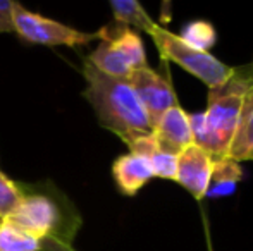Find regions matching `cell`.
<instances>
[{"label": "cell", "instance_id": "17", "mask_svg": "<svg viewBox=\"0 0 253 251\" xmlns=\"http://www.w3.org/2000/svg\"><path fill=\"white\" fill-rule=\"evenodd\" d=\"M140 157H145L150 162V167L153 171V178L166 179V181H176L177 171V157L176 155L166 153L159 148L157 141Z\"/></svg>", "mask_w": 253, "mask_h": 251}, {"label": "cell", "instance_id": "15", "mask_svg": "<svg viewBox=\"0 0 253 251\" xmlns=\"http://www.w3.org/2000/svg\"><path fill=\"white\" fill-rule=\"evenodd\" d=\"M0 251H42V239L7 217L0 220Z\"/></svg>", "mask_w": 253, "mask_h": 251}, {"label": "cell", "instance_id": "5", "mask_svg": "<svg viewBox=\"0 0 253 251\" xmlns=\"http://www.w3.org/2000/svg\"><path fill=\"white\" fill-rule=\"evenodd\" d=\"M12 26L21 40L43 47H84L90 41L100 40V35L84 33L59 21L48 19L33 10L24 9L21 3L12 5Z\"/></svg>", "mask_w": 253, "mask_h": 251}, {"label": "cell", "instance_id": "9", "mask_svg": "<svg viewBox=\"0 0 253 251\" xmlns=\"http://www.w3.org/2000/svg\"><path fill=\"white\" fill-rule=\"evenodd\" d=\"M112 178L124 196H134L153 179L150 162L134 153L121 155L112 164Z\"/></svg>", "mask_w": 253, "mask_h": 251}, {"label": "cell", "instance_id": "6", "mask_svg": "<svg viewBox=\"0 0 253 251\" xmlns=\"http://www.w3.org/2000/svg\"><path fill=\"white\" fill-rule=\"evenodd\" d=\"M127 81H129L131 88L136 93L140 104L143 105L145 112H147L148 119H150L152 127H155L157 122L160 121V117L169 108L179 105L172 84L148 66L134 71Z\"/></svg>", "mask_w": 253, "mask_h": 251}, {"label": "cell", "instance_id": "7", "mask_svg": "<svg viewBox=\"0 0 253 251\" xmlns=\"http://www.w3.org/2000/svg\"><path fill=\"white\" fill-rule=\"evenodd\" d=\"M213 158L198 144H190L177 155L176 182H179L195 200L202 201L207 196Z\"/></svg>", "mask_w": 253, "mask_h": 251}, {"label": "cell", "instance_id": "18", "mask_svg": "<svg viewBox=\"0 0 253 251\" xmlns=\"http://www.w3.org/2000/svg\"><path fill=\"white\" fill-rule=\"evenodd\" d=\"M24 196L23 184L12 181L9 176L0 171V220L14 214L17 205Z\"/></svg>", "mask_w": 253, "mask_h": 251}, {"label": "cell", "instance_id": "19", "mask_svg": "<svg viewBox=\"0 0 253 251\" xmlns=\"http://www.w3.org/2000/svg\"><path fill=\"white\" fill-rule=\"evenodd\" d=\"M12 5L10 0H0V33H12Z\"/></svg>", "mask_w": 253, "mask_h": 251}, {"label": "cell", "instance_id": "2", "mask_svg": "<svg viewBox=\"0 0 253 251\" xmlns=\"http://www.w3.org/2000/svg\"><path fill=\"white\" fill-rule=\"evenodd\" d=\"M252 88V67L245 66L233 67V74L222 84L209 90L207 108L203 110V133L195 144L202 146L213 160L229 153L245 98Z\"/></svg>", "mask_w": 253, "mask_h": 251}, {"label": "cell", "instance_id": "13", "mask_svg": "<svg viewBox=\"0 0 253 251\" xmlns=\"http://www.w3.org/2000/svg\"><path fill=\"white\" fill-rule=\"evenodd\" d=\"M86 61L100 72L112 77H119V79H129V76L134 72L129 67V64L124 61L123 55L112 47L109 40H100L98 47L91 50Z\"/></svg>", "mask_w": 253, "mask_h": 251}, {"label": "cell", "instance_id": "8", "mask_svg": "<svg viewBox=\"0 0 253 251\" xmlns=\"http://www.w3.org/2000/svg\"><path fill=\"white\" fill-rule=\"evenodd\" d=\"M153 136L160 150L176 155V157L190 144H193V134H191L188 114L181 105L169 108L160 117V121L153 127Z\"/></svg>", "mask_w": 253, "mask_h": 251}, {"label": "cell", "instance_id": "10", "mask_svg": "<svg viewBox=\"0 0 253 251\" xmlns=\"http://www.w3.org/2000/svg\"><path fill=\"white\" fill-rule=\"evenodd\" d=\"M98 35H100V40H109L112 43V47L123 55V59L129 64L133 71L148 66L143 41H141L140 35L131 28L121 26V24L117 28L103 26L98 31Z\"/></svg>", "mask_w": 253, "mask_h": 251}, {"label": "cell", "instance_id": "14", "mask_svg": "<svg viewBox=\"0 0 253 251\" xmlns=\"http://www.w3.org/2000/svg\"><path fill=\"white\" fill-rule=\"evenodd\" d=\"M109 5L114 14V19L121 26H133L140 31H145L147 35H150L153 28L157 26L150 14L136 0H110Z\"/></svg>", "mask_w": 253, "mask_h": 251}, {"label": "cell", "instance_id": "3", "mask_svg": "<svg viewBox=\"0 0 253 251\" xmlns=\"http://www.w3.org/2000/svg\"><path fill=\"white\" fill-rule=\"evenodd\" d=\"M23 189V200L9 218L40 239L53 238L71 245L74 232L81 224V220L71 218V207L57 203L53 194L30 193L24 184Z\"/></svg>", "mask_w": 253, "mask_h": 251}, {"label": "cell", "instance_id": "16", "mask_svg": "<svg viewBox=\"0 0 253 251\" xmlns=\"http://www.w3.org/2000/svg\"><path fill=\"white\" fill-rule=\"evenodd\" d=\"M179 36L190 47L203 52H209V48H212L217 43V31L209 21H191V23L184 24Z\"/></svg>", "mask_w": 253, "mask_h": 251}, {"label": "cell", "instance_id": "20", "mask_svg": "<svg viewBox=\"0 0 253 251\" xmlns=\"http://www.w3.org/2000/svg\"><path fill=\"white\" fill-rule=\"evenodd\" d=\"M42 251H76L71 245L53 238L42 239Z\"/></svg>", "mask_w": 253, "mask_h": 251}, {"label": "cell", "instance_id": "21", "mask_svg": "<svg viewBox=\"0 0 253 251\" xmlns=\"http://www.w3.org/2000/svg\"><path fill=\"white\" fill-rule=\"evenodd\" d=\"M250 67H252V72H253V62L250 64Z\"/></svg>", "mask_w": 253, "mask_h": 251}, {"label": "cell", "instance_id": "11", "mask_svg": "<svg viewBox=\"0 0 253 251\" xmlns=\"http://www.w3.org/2000/svg\"><path fill=\"white\" fill-rule=\"evenodd\" d=\"M227 157L233 158L238 164L253 160V88L245 98L238 129L233 138Z\"/></svg>", "mask_w": 253, "mask_h": 251}, {"label": "cell", "instance_id": "12", "mask_svg": "<svg viewBox=\"0 0 253 251\" xmlns=\"http://www.w3.org/2000/svg\"><path fill=\"white\" fill-rule=\"evenodd\" d=\"M241 178H243V169L238 162H234L229 157L215 158L212 164V174H210L207 196H229L236 191V186L241 181Z\"/></svg>", "mask_w": 253, "mask_h": 251}, {"label": "cell", "instance_id": "1", "mask_svg": "<svg viewBox=\"0 0 253 251\" xmlns=\"http://www.w3.org/2000/svg\"><path fill=\"white\" fill-rule=\"evenodd\" d=\"M86 88L83 97L91 105L102 127L119 136L124 143L153 133L147 112L127 79L107 76L88 61L83 64Z\"/></svg>", "mask_w": 253, "mask_h": 251}, {"label": "cell", "instance_id": "4", "mask_svg": "<svg viewBox=\"0 0 253 251\" xmlns=\"http://www.w3.org/2000/svg\"><path fill=\"white\" fill-rule=\"evenodd\" d=\"M150 38L164 61H170L183 67L186 72L205 83L209 90L222 84L233 74V67L220 62L215 55L190 47L179 35L170 33L159 24L153 28Z\"/></svg>", "mask_w": 253, "mask_h": 251}]
</instances>
